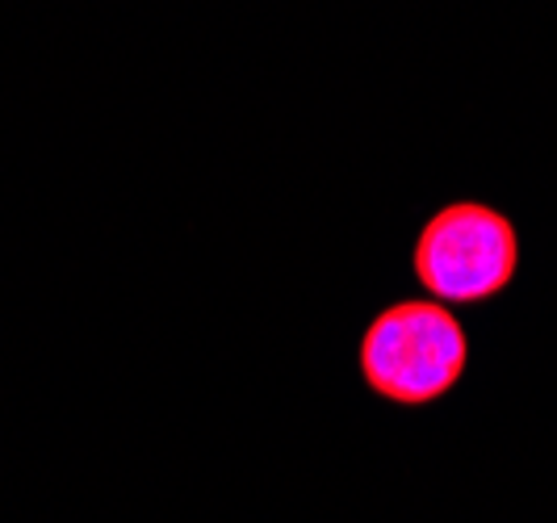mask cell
Segmentation results:
<instances>
[{
  "mask_svg": "<svg viewBox=\"0 0 557 523\" xmlns=\"http://www.w3.org/2000/svg\"><path fill=\"white\" fill-rule=\"evenodd\" d=\"M470 360L466 327L441 302H398L382 310L361 339L369 389L398 407H423L461 382Z\"/></svg>",
  "mask_w": 557,
  "mask_h": 523,
  "instance_id": "1",
  "label": "cell"
},
{
  "mask_svg": "<svg viewBox=\"0 0 557 523\" xmlns=\"http://www.w3.org/2000/svg\"><path fill=\"white\" fill-rule=\"evenodd\" d=\"M416 276L436 302H486L503 294L520 264L516 226L478 201H453L419 231Z\"/></svg>",
  "mask_w": 557,
  "mask_h": 523,
  "instance_id": "2",
  "label": "cell"
}]
</instances>
